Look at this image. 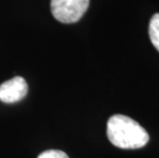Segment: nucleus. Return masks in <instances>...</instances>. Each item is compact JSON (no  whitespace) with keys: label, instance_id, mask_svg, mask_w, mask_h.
Returning a JSON list of instances; mask_svg holds the SVG:
<instances>
[{"label":"nucleus","instance_id":"obj_1","mask_svg":"<svg viewBox=\"0 0 159 158\" xmlns=\"http://www.w3.org/2000/svg\"><path fill=\"white\" fill-rule=\"evenodd\" d=\"M107 137L111 144L120 149H140L149 142L147 130L136 120L121 114L108 120Z\"/></svg>","mask_w":159,"mask_h":158},{"label":"nucleus","instance_id":"obj_4","mask_svg":"<svg viewBox=\"0 0 159 158\" xmlns=\"http://www.w3.org/2000/svg\"><path fill=\"white\" fill-rule=\"evenodd\" d=\"M149 36L152 44L159 52V13H155L151 18L149 24Z\"/></svg>","mask_w":159,"mask_h":158},{"label":"nucleus","instance_id":"obj_2","mask_svg":"<svg viewBox=\"0 0 159 158\" xmlns=\"http://www.w3.org/2000/svg\"><path fill=\"white\" fill-rule=\"evenodd\" d=\"M89 5V0H52L50 11L59 22L72 24L82 18Z\"/></svg>","mask_w":159,"mask_h":158},{"label":"nucleus","instance_id":"obj_3","mask_svg":"<svg viewBox=\"0 0 159 158\" xmlns=\"http://www.w3.org/2000/svg\"><path fill=\"white\" fill-rule=\"evenodd\" d=\"M27 93L28 84L26 80L21 76H16L0 85V101L7 104L20 102Z\"/></svg>","mask_w":159,"mask_h":158},{"label":"nucleus","instance_id":"obj_5","mask_svg":"<svg viewBox=\"0 0 159 158\" xmlns=\"http://www.w3.org/2000/svg\"><path fill=\"white\" fill-rule=\"evenodd\" d=\"M37 158H69V156L61 150H46Z\"/></svg>","mask_w":159,"mask_h":158}]
</instances>
